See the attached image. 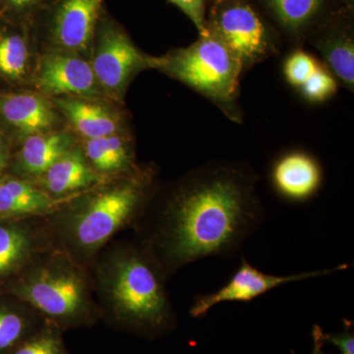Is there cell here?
I'll use <instances>...</instances> for the list:
<instances>
[{
  "mask_svg": "<svg viewBox=\"0 0 354 354\" xmlns=\"http://www.w3.org/2000/svg\"><path fill=\"white\" fill-rule=\"evenodd\" d=\"M4 293L27 302L64 333L102 321L90 268L58 249L39 255Z\"/></svg>",
  "mask_w": 354,
  "mask_h": 354,
  "instance_id": "277c9868",
  "label": "cell"
},
{
  "mask_svg": "<svg viewBox=\"0 0 354 354\" xmlns=\"http://www.w3.org/2000/svg\"><path fill=\"white\" fill-rule=\"evenodd\" d=\"M28 62V48L19 36L0 39V73L9 78L24 75Z\"/></svg>",
  "mask_w": 354,
  "mask_h": 354,
  "instance_id": "cb8c5ba5",
  "label": "cell"
},
{
  "mask_svg": "<svg viewBox=\"0 0 354 354\" xmlns=\"http://www.w3.org/2000/svg\"><path fill=\"white\" fill-rule=\"evenodd\" d=\"M90 269L102 321L111 329L148 341L176 330L169 279L136 241H111Z\"/></svg>",
  "mask_w": 354,
  "mask_h": 354,
  "instance_id": "7a4b0ae2",
  "label": "cell"
},
{
  "mask_svg": "<svg viewBox=\"0 0 354 354\" xmlns=\"http://www.w3.org/2000/svg\"><path fill=\"white\" fill-rule=\"evenodd\" d=\"M6 158V153H4L3 151H2L1 143H0V158Z\"/></svg>",
  "mask_w": 354,
  "mask_h": 354,
  "instance_id": "4dcf8cb0",
  "label": "cell"
},
{
  "mask_svg": "<svg viewBox=\"0 0 354 354\" xmlns=\"http://www.w3.org/2000/svg\"><path fill=\"white\" fill-rule=\"evenodd\" d=\"M69 198L51 196L29 179L3 176L0 181V218H44L59 208Z\"/></svg>",
  "mask_w": 354,
  "mask_h": 354,
  "instance_id": "5bb4252c",
  "label": "cell"
},
{
  "mask_svg": "<svg viewBox=\"0 0 354 354\" xmlns=\"http://www.w3.org/2000/svg\"><path fill=\"white\" fill-rule=\"evenodd\" d=\"M321 65L320 59L304 50V46H299L291 48L283 59L281 70L286 82L297 91Z\"/></svg>",
  "mask_w": 354,
  "mask_h": 354,
  "instance_id": "7402d4cb",
  "label": "cell"
},
{
  "mask_svg": "<svg viewBox=\"0 0 354 354\" xmlns=\"http://www.w3.org/2000/svg\"><path fill=\"white\" fill-rule=\"evenodd\" d=\"M6 165V158H0V181H1L2 177H3L4 167Z\"/></svg>",
  "mask_w": 354,
  "mask_h": 354,
  "instance_id": "f546056e",
  "label": "cell"
},
{
  "mask_svg": "<svg viewBox=\"0 0 354 354\" xmlns=\"http://www.w3.org/2000/svg\"><path fill=\"white\" fill-rule=\"evenodd\" d=\"M104 178L106 177L97 174L88 164L83 149L74 146L35 183L51 196L65 199L93 187Z\"/></svg>",
  "mask_w": 354,
  "mask_h": 354,
  "instance_id": "9a60e30c",
  "label": "cell"
},
{
  "mask_svg": "<svg viewBox=\"0 0 354 354\" xmlns=\"http://www.w3.org/2000/svg\"><path fill=\"white\" fill-rule=\"evenodd\" d=\"M82 149L88 164L102 176H120L136 167L129 142L118 134L87 139Z\"/></svg>",
  "mask_w": 354,
  "mask_h": 354,
  "instance_id": "ffe728a7",
  "label": "cell"
},
{
  "mask_svg": "<svg viewBox=\"0 0 354 354\" xmlns=\"http://www.w3.org/2000/svg\"><path fill=\"white\" fill-rule=\"evenodd\" d=\"M260 177L248 164L213 160L153 199L133 227L134 239L167 279L208 257H234L264 221Z\"/></svg>",
  "mask_w": 354,
  "mask_h": 354,
  "instance_id": "6da1fadb",
  "label": "cell"
},
{
  "mask_svg": "<svg viewBox=\"0 0 354 354\" xmlns=\"http://www.w3.org/2000/svg\"><path fill=\"white\" fill-rule=\"evenodd\" d=\"M322 341L325 344L337 346L341 354H354L353 323L348 321L344 330L337 334H328L323 330Z\"/></svg>",
  "mask_w": 354,
  "mask_h": 354,
  "instance_id": "4316f807",
  "label": "cell"
},
{
  "mask_svg": "<svg viewBox=\"0 0 354 354\" xmlns=\"http://www.w3.org/2000/svg\"><path fill=\"white\" fill-rule=\"evenodd\" d=\"M53 248L46 216L0 218V295L39 255Z\"/></svg>",
  "mask_w": 354,
  "mask_h": 354,
  "instance_id": "ba28073f",
  "label": "cell"
},
{
  "mask_svg": "<svg viewBox=\"0 0 354 354\" xmlns=\"http://www.w3.org/2000/svg\"><path fill=\"white\" fill-rule=\"evenodd\" d=\"M102 0H64L55 22L58 43L72 50H82L92 41Z\"/></svg>",
  "mask_w": 354,
  "mask_h": 354,
  "instance_id": "2e32d148",
  "label": "cell"
},
{
  "mask_svg": "<svg viewBox=\"0 0 354 354\" xmlns=\"http://www.w3.org/2000/svg\"><path fill=\"white\" fill-rule=\"evenodd\" d=\"M354 8L346 9L318 28L307 39L321 62L334 74L339 85L354 91Z\"/></svg>",
  "mask_w": 354,
  "mask_h": 354,
  "instance_id": "7c38bea8",
  "label": "cell"
},
{
  "mask_svg": "<svg viewBox=\"0 0 354 354\" xmlns=\"http://www.w3.org/2000/svg\"><path fill=\"white\" fill-rule=\"evenodd\" d=\"M323 329L319 325H314L312 329V339H313V349L311 354H329L324 351V344L322 341Z\"/></svg>",
  "mask_w": 354,
  "mask_h": 354,
  "instance_id": "83f0119b",
  "label": "cell"
},
{
  "mask_svg": "<svg viewBox=\"0 0 354 354\" xmlns=\"http://www.w3.org/2000/svg\"><path fill=\"white\" fill-rule=\"evenodd\" d=\"M46 322L27 302L7 293L0 295V354H12Z\"/></svg>",
  "mask_w": 354,
  "mask_h": 354,
  "instance_id": "ac0fdd59",
  "label": "cell"
},
{
  "mask_svg": "<svg viewBox=\"0 0 354 354\" xmlns=\"http://www.w3.org/2000/svg\"><path fill=\"white\" fill-rule=\"evenodd\" d=\"M354 0H255L283 39L299 48L324 23L346 9Z\"/></svg>",
  "mask_w": 354,
  "mask_h": 354,
  "instance_id": "9c48e42d",
  "label": "cell"
},
{
  "mask_svg": "<svg viewBox=\"0 0 354 354\" xmlns=\"http://www.w3.org/2000/svg\"><path fill=\"white\" fill-rule=\"evenodd\" d=\"M0 111L27 137L48 131L57 118L46 100L32 94L7 95L0 102Z\"/></svg>",
  "mask_w": 354,
  "mask_h": 354,
  "instance_id": "d6986e66",
  "label": "cell"
},
{
  "mask_svg": "<svg viewBox=\"0 0 354 354\" xmlns=\"http://www.w3.org/2000/svg\"><path fill=\"white\" fill-rule=\"evenodd\" d=\"M73 147V137L66 132L32 135L27 137L21 148L15 169L22 178L38 180Z\"/></svg>",
  "mask_w": 354,
  "mask_h": 354,
  "instance_id": "e0dca14e",
  "label": "cell"
},
{
  "mask_svg": "<svg viewBox=\"0 0 354 354\" xmlns=\"http://www.w3.org/2000/svg\"><path fill=\"white\" fill-rule=\"evenodd\" d=\"M57 104L77 131L87 139L101 138L118 132V118L100 104L76 97L58 99Z\"/></svg>",
  "mask_w": 354,
  "mask_h": 354,
  "instance_id": "44dd1931",
  "label": "cell"
},
{
  "mask_svg": "<svg viewBox=\"0 0 354 354\" xmlns=\"http://www.w3.org/2000/svg\"><path fill=\"white\" fill-rule=\"evenodd\" d=\"M151 169L136 167L70 197L46 216L53 248L91 268L102 249L145 213L155 197Z\"/></svg>",
  "mask_w": 354,
  "mask_h": 354,
  "instance_id": "3957f363",
  "label": "cell"
},
{
  "mask_svg": "<svg viewBox=\"0 0 354 354\" xmlns=\"http://www.w3.org/2000/svg\"><path fill=\"white\" fill-rule=\"evenodd\" d=\"M153 67V58L147 57L124 32L109 29L102 35L92 68L102 86L121 93L141 70Z\"/></svg>",
  "mask_w": 354,
  "mask_h": 354,
  "instance_id": "8fae6325",
  "label": "cell"
},
{
  "mask_svg": "<svg viewBox=\"0 0 354 354\" xmlns=\"http://www.w3.org/2000/svg\"><path fill=\"white\" fill-rule=\"evenodd\" d=\"M174 4L191 20L196 28L198 34L205 35L208 32L207 8L208 0H167Z\"/></svg>",
  "mask_w": 354,
  "mask_h": 354,
  "instance_id": "484cf974",
  "label": "cell"
},
{
  "mask_svg": "<svg viewBox=\"0 0 354 354\" xmlns=\"http://www.w3.org/2000/svg\"><path fill=\"white\" fill-rule=\"evenodd\" d=\"M348 264H342L332 269L300 272V274L279 276L266 274L241 258L239 269L234 272L230 281L218 290L205 295H198L191 305L189 314L193 318H203L216 305L227 302H250L256 298L269 292L274 288L305 279L319 278L348 269Z\"/></svg>",
  "mask_w": 354,
  "mask_h": 354,
  "instance_id": "52a82bcc",
  "label": "cell"
},
{
  "mask_svg": "<svg viewBox=\"0 0 354 354\" xmlns=\"http://www.w3.org/2000/svg\"><path fill=\"white\" fill-rule=\"evenodd\" d=\"M339 86L334 74L322 64L297 92L309 104H321L332 100L337 95Z\"/></svg>",
  "mask_w": 354,
  "mask_h": 354,
  "instance_id": "d4e9b609",
  "label": "cell"
},
{
  "mask_svg": "<svg viewBox=\"0 0 354 354\" xmlns=\"http://www.w3.org/2000/svg\"><path fill=\"white\" fill-rule=\"evenodd\" d=\"M64 332L46 321L29 339L20 344L12 354H71L64 339Z\"/></svg>",
  "mask_w": 354,
  "mask_h": 354,
  "instance_id": "603a6c76",
  "label": "cell"
},
{
  "mask_svg": "<svg viewBox=\"0 0 354 354\" xmlns=\"http://www.w3.org/2000/svg\"><path fill=\"white\" fill-rule=\"evenodd\" d=\"M153 68L192 88L235 123L243 122L241 83L244 76L236 55L213 32L199 35L187 48L153 58Z\"/></svg>",
  "mask_w": 354,
  "mask_h": 354,
  "instance_id": "5b68a950",
  "label": "cell"
},
{
  "mask_svg": "<svg viewBox=\"0 0 354 354\" xmlns=\"http://www.w3.org/2000/svg\"><path fill=\"white\" fill-rule=\"evenodd\" d=\"M10 3L12 4L13 6L17 7V8H21V7H24L29 4L32 0H9Z\"/></svg>",
  "mask_w": 354,
  "mask_h": 354,
  "instance_id": "f1b7e54d",
  "label": "cell"
},
{
  "mask_svg": "<svg viewBox=\"0 0 354 354\" xmlns=\"http://www.w3.org/2000/svg\"><path fill=\"white\" fill-rule=\"evenodd\" d=\"M207 23L236 55L244 75L281 53L283 37L255 0H208Z\"/></svg>",
  "mask_w": 354,
  "mask_h": 354,
  "instance_id": "8992f818",
  "label": "cell"
},
{
  "mask_svg": "<svg viewBox=\"0 0 354 354\" xmlns=\"http://www.w3.org/2000/svg\"><path fill=\"white\" fill-rule=\"evenodd\" d=\"M269 181L272 191L283 201L292 204L309 202L322 189V164L304 149L286 151L272 160Z\"/></svg>",
  "mask_w": 354,
  "mask_h": 354,
  "instance_id": "30bf717a",
  "label": "cell"
},
{
  "mask_svg": "<svg viewBox=\"0 0 354 354\" xmlns=\"http://www.w3.org/2000/svg\"><path fill=\"white\" fill-rule=\"evenodd\" d=\"M36 85L50 95H91L95 92V76L85 60L50 53L41 59Z\"/></svg>",
  "mask_w": 354,
  "mask_h": 354,
  "instance_id": "4fadbf2b",
  "label": "cell"
}]
</instances>
